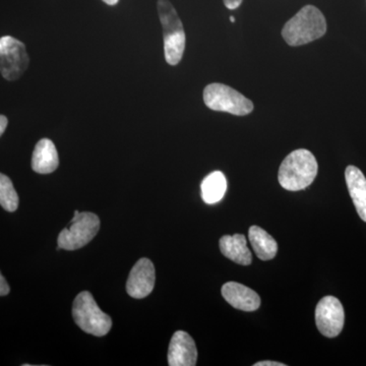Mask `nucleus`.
<instances>
[{"instance_id":"obj_10","label":"nucleus","mask_w":366,"mask_h":366,"mask_svg":"<svg viewBox=\"0 0 366 366\" xmlns=\"http://www.w3.org/2000/svg\"><path fill=\"white\" fill-rule=\"evenodd\" d=\"M197 350L194 339L187 332L177 331L173 335L168 350V365L170 366H194Z\"/></svg>"},{"instance_id":"obj_6","label":"nucleus","mask_w":366,"mask_h":366,"mask_svg":"<svg viewBox=\"0 0 366 366\" xmlns=\"http://www.w3.org/2000/svg\"><path fill=\"white\" fill-rule=\"evenodd\" d=\"M100 229V219L96 214L74 211L69 227L59 233V247L64 250H76L86 247L97 235Z\"/></svg>"},{"instance_id":"obj_12","label":"nucleus","mask_w":366,"mask_h":366,"mask_svg":"<svg viewBox=\"0 0 366 366\" xmlns=\"http://www.w3.org/2000/svg\"><path fill=\"white\" fill-rule=\"evenodd\" d=\"M32 169L39 174H49L59 165V153L52 141L42 139L36 144L32 156Z\"/></svg>"},{"instance_id":"obj_19","label":"nucleus","mask_w":366,"mask_h":366,"mask_svg":"<svg viewBox=\"0 0 366 366\" xmlns=\"http://www.w3.org/2000/svg\"><path fill=\"white\" fill-rule=\"evenodd\" d=\"M243 0H223L224 4L228 9H238L242 4Z\"/></svg>"},{"instance_id":"obj_7","label":"nucleus","mask_w":366,"mask_h":366,"mask_svg":"<svg viewBox=\"0 0 366 366\" xmlns=\"http://www.w3.org/2000/svg\"><path fill=\"white\" fill-rule=\"evenodd\" d=\"M28 53L23 42L4 36L0 39V71L7 81H16L25 74L29 66Z\"/></svg>"},{"instance_id":"obj_13","label":"nucleus","mask_w":366,"mask_h":366,"mask_svg":"<svg viewBox=\"0 0 366 366\" xmlns=\"http://www.w3.org/2000/svg\"><path fill=\"white\" fill-rule=\"evenodd\" d=\"M345 179L349 194L361 220L366 222V178L360 168L348 166L345 170Z\"/></svg>"},{"instance_id":"obj_2","label":"nucleus","mask_w":366,"mask_h":366,"mask_svg":"<svg viewBox=\"0 0 366 366\" xmlns=\"http://www.w3.org/2000/svg\"><path fill=\"white\" fill-rule=\"evenodd\" d=\"M327 32V21L317 7H302L285 24L282 37L290 46L308 44L322 38Z\"/></svg>"},{"instance_id":"obj_20","label":"nucleus","mask_w":366,"mask_h":366,"mask_svg":"<svg viewBox=\"0 0 366 366\" xmlns=\"http://www.w3.org/2000/svg\"><path fill=\"white\" fill-rule=\"evenodd\" d=\"M254 366H285V365L276 362V361H259V362L254 363Z\"/></svg>"},{"instance_id":"obj_8","label":"nucleus","mask_w":366,"mask_h":366,"mask_svg":"<svg viewBox=\"0 0 366 366\" xmlns=\"http://www.w3.org/2000/svg\"><path fill=\"white\" fill-rule=\"evenodd\" d=\"M345 322V312L338 298L326 296L317 303L315 324L320 333L327 338H335L341 334Z\"/></svg>"},{"instance_id":"obj_1","label":"nucleus","mask_w":366,"mask_h":366,"mask_svg":"<svg viewBox=\"0 0 366 366\" xmlns=\"http://www.w3.org/2000/svg\"><path fill=\"white\" fill-rule=\"evenodd\" d=\"M317 159L312 152L298 149L284 159L279 168V183L289 192H300L310 187L317 177Z\"/></svg>"},{"instance_id":"obj_3","label":"nucleus","mask_w":366,"mask_h":366,"mask_svg":"<svg viewBox=\"0 0 366 366\" xmlns=\"http://www.w3.org/2000/svg\"><path fill=\"white\" fill-rule=\"evenodd\" d=\"M159 18L163 29L164 53L170 66H177L185 49V33L177 9L169 0H158Z\"/></svg>"},{"instance_id":"obj_16","label":"nucleus","mask_w":366,"mask_h":366,"mask_svg":"<svg viewBox=\"0 0 366 366\" xmlns=\"http://www.w3.org/2000/svg\"><path fill=\"white\" fill-rule=\"evenodd\" d=\"M227 190V180L221 171H214L204 177L201 184L202 197L204 203H219L225 196Z\"/></svg>"},{"instance_id":"obj_18","label":"nucleus","mask_w":366,"mask_h":366,"mask_svg":"<svg viewBox=\"0 0 366 366\" xmlns=\"http://www.w3.org/2000/svg\"><path fill=\"white\" fill-rule=\"evenodd\" d=\"M9 290H11V288H9L6 279H4V277L1 274V276H0V295L6 296L9 295Z\"/></svg>"},{"instance_id":"obj_23","label":"nucleus","mask_w":366,"mask_h":366,"mask_svg":"<svg viewBox=\"0 0 366 366\" xmlns=\"http://www.w3.org/2000/svg\"><path fill=\"white\" fill-rule=\"evenodd\" d=\"M230 21H231V23H235V18H234V16H230Z\"/></svg>"},{"instance_id":"obj_11","label":"nucleus","mask_w":366,"mask_h":366,"mask_svg":"<svg viewBox=\"0 0 366 366\" xmlns=\"http://www.w3.org/2000/svg\"><path fill=\"white\" fill-rule=\"evenodd\" d=\"M222 295L231 307L242 312H254L261 305V298L257 292L236 282L224 284Z\"/></svg>"},{"instance_id":"obj_22","label":"nucleus","mask_w":366,"mask_h":366,"mask_svg":"<svg viewBox=\"0 0 366 366\" xmlns=\"http://www.w3.org/2000/svg\"><path fill=\"white\" fill-rule=\"evenodd\" d=\"M103 1H104L105 4H109V6H115V4H118L119 0H103Z\"/></svg>"},{"instance_id":"obj_15","label":"nucleus","mask_w":366,"mask_h":366,"mask_svg":"<svg viewBox=\"0 0 366 366\" xmlns=\"http://www.w3.org/2000/svg\"><path fill=\"white\" fill-rule=\"evenodd\" d=\"M249 238L250 244L259 259L269 261L276 257L278 244L266 230L259 226H252L249 230Z\"/></svg>"},{"instance_id":"obj_4","label":"nucleus","mask_w":366,"mask_h":366,"mask_svg":"<svg viewBox=\"0 0 366 366\" xmlns=\"http://www.w3.org/2000/svg\"><path fill=\"white\" fill-rule=\"evenodd\" d=\"M72 317L74 322L86 334L103 337L112 330V320L109 315L100 310L88 291H83L76 296L72 305Z\"/></svg>"},{"instance_id":"obj_17","label":"nucleus","mask_w":366,"mask_h":366,"mask_svg":"<svg viewBox=\"0 0 366 366\" xmlns=\"http://www.w3.org/2000/svg\"><path fill=\"white\" fill-rule=\"evenodd\" d=\"M19 196L14 189L13 182L6 175H0V204L7 212L16 211L19 207Z\"/></svg>"},{"instance_id":"obj_21","label":"nucleus","mask_w":366,"mask_h":366,"mask_svg":"<svg viewBox=\"0 0 366 366\" xmlns=\"http://www.w3.org/2000/svg\"><path fill=\"white\" fill-rule=\"evenodd\" d=\"M7 127V118L4 115L0 117V134H4Z\"/></svg>"},{"instance_id":"obj_5","label":"nucleus","mask_w":366,"mask_h":366,"mask_svg":"<svg viewBox=\"0 0 366 366\" xmlns=\"http://www.w3.org/2000/svg\"><path fill=\"white\" fill-rule=\"evenodd\" d=\"M204 102L214 112H222L244 117L254 110L252 101L239 92L224 84H209L204 90Z\"/></svg>"},{"instance_id":"obj_14","label":"nucleus","mask_w":366,"mask_h":366,"mask_svg":"<svg viewBox=\"0 0 366 366\" xmlns=\"http://www.w3.org/2000/svg\"><path fill=\"white\" fill-rule=\"evenodd\" d=\"M224 257L242 266L252 264V254L247 247V240L244 235L234 234L223 236L219 242Z\"/></svg>"},{"instance_id":"obj_9","label":"nucleus","mask_w":366,"mask_h":366,"mask_svg":"<svg viewBox=\"0 0 366 366\" xmlns=\"http://www.w3.org/2000/svg\"><path fill=\"white\" fill-rule=\"evenodd\" d=\"M155 267L153 262L146 257L139 259L132 267L127 282V291L129 295L136 300H143L150 295L155 286Z\"/></svg>"}]
</instances>
